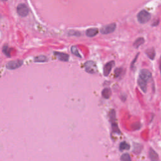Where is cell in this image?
<instances>
[{
  "label": "cell",
  "instance_id": "6da1fadb",
  "mask_svg": "<svg viewBox=\"0 0 161 161\" xmlns=\"http://www.w3.org/2000/svg\"><path fill=\"white\" fill-rule=\"evenodd\" d=\"M150 18H151L150 14L145 10H142L137 15L138 21L139 22V23L142 24L148 22L150 20Z\"/></svg>",
  "mask_w": 161,
  "mask_h": 161
},
{
  "label": "cell",
  "instance_id": "7a4b0ae2",
  "mask_svg": "<svg viewBox=\"0 0 161 161\" xmlns=\"http://www.w3.org/2000/svg\"><path fill=\"white\" fill-rule=\"evenodd\" d=\"M84 68L86 71L89 74H95L97 72V66L93 61H88L85 63Z\"/></svg>",
  "mask_w": 161,
  "mask_h": 161
},
{
  "label": "cell",
  "instance_id": "3957f363",
  "mask_svg": "<svg viewBox=\"0 0 161 161\" xmlns=\"http://www.w3.org/2000/svg\"><path fill=\"white\" fill-rule=\"evenodd\" d=\"M116 27H117L116 23H111L109 25H106L103 26L101 28L100 32L102 34L107 35V34H109V33L113 32L115 30Z\"/></svg>",
  "mask_w": 161,
  "mask_h": 161
},
{
  "label": "cell",
  "instance_id": "277c9868",
  "mask_svg": "<svg viewBox=\"0 0 161 161\" xmlns=\"http://www.w3.org/2000/svg\"><path fill=\"white\" fill-rule=\"evenodd\" d=\"M23 63V61H21V60H16V61H10L7 64V68L10 70L16 69L20 68L22 66Z\"/></svg>",
  "mask_w": 161,
  "mask_h": 161
},
{
  "label": "cell",
  "instance_id": "5b68a950",
  "mask_svg": "<svg viewBox=\"0 0 161 161\" xmlns=\"http://www.w3.org/2000/svg\"><path fill=\"white\" fill-rule=\"evenodd\" d=\"M28 12H29L28 8L25 4L22 3L18 6L17 13L20 16H21L22 17H27L28 14Z\"/></svg>",
  "mask_w": 161,
  "mask_h": 161
},
{
  "label": "cell",
  "instance_id": "8992f818",
  "mask_svg": "<svg viewBox=\"0 0 161 161\" xmlns=\"http://www.w3.org/2000/svg\"><path fill=\"white\" fill-rule=\"evenodd\" d=\"M114 66H115V61H113L108 62V63H106L104 65L103 68V74L104 76H108L110 74Z\"/></svg>",
  "mask_w": 161,
  "mask_h": 161
},
{
  "label": "cell",
  "instance_id": "52a82bcc",
  "mask_svg": "<svg viewBox=\"0 0 161 161\" xmlns=\"http://www.w3.org/2000/svg\"><path fill=\"white\" fill-rule=\"evenodd\" d=\"M139 78H140L141 79L145 80V81L148 82L151 79V78H152V74L147 69H142L140 71Z\"/></svg>",
  "mask_w": 161,
  "mask_h": 161
},
{
  "label": "cell",
  "instance_id": "ba28073f",
  "mask_svg": "<svg viewBox=\"0 0 161 161\" xmlns=\"http://www.w3.org/2000/svg\"><path fill=\"white\" fill-rule=\"evenodd\" d=\"M53 54L61 61L68 62L69 60V56L67 54V53L60 52H53Z\"/></svg>",
  "mask_w": 161,
  "mask_h": 161
},
{
  "label": "cell",
  "instance_id": "9c48e42d",
  "mask_svg": "<svg viewBox=\"0 0 161 161\" xmlns=\"http://www.w3.org/2000/svg\"><path fill=\"white\" fill-rule=\"evenodd\" d=\"M147 82L145 81V80L141 79L140 78H139L138 79V84L139 86V87L140 88V89L143 91V93H146L147 92Z\"/></svg>",
  "mask_w": 161,
  "mask_h": 161
},
{
  "label": "cell",
  "instance_id": "30bf717a",
  "mask_svg": "<svg viewBox=\"0 0 161 161\" xmlns=\"http://www.w3.org/2000/svg\"><path fill=\"white\" fill-rule=\"evenodd\" d=\"M98 33V30L96 28H89L86 30V34L88 37H93L96 36Z\"/></svg>",
  "mask_w": 161,
  "mask_h": 161
},
{
  "label": "cell",
  "instance_id": "8fae6325",
  "mask_svg": "<svg viewBox=\"0 0 161 161\" xmlns=\"http://www.w3.org/2000/svg\"><path fill=\"white\" fill-rule=\"evenodd\" d=\"M148 156L151 160L152 161H156L158 160V154L156 153V152L152 148H150L149 152H148Z\"/></svg>",
  "mask_w": 161,
  "mask_h": 161
},
{
  "label": "cell",
  "instance_id": "7c38bea8",
  "mask_svg": "<svg viewBox=\"0 0 161 161\" xmlns=\"http://www.w3.org/2000/svg\"><path fill=\"white\" fill-rule=\"evenodd\" d=\"M112 90L110 88H104L103 91H102V93H101V94L103 96V97L105 99H109L111 96H112Z\"/></svg>",
  "mask_w": 161,
  "mask_h": 161
},
{
  "label": "cell",
  "instance_id": "4fadbf2b",
  "mask_svg": "<svg viewBox=\"0 0 161 161\" xmlns=\"http://www.w3.org/2000/svg\"><path fill=\"white\" fill-rule=\"evenodd\" d=\"M145 53L150 59H151V60L154 59L155 56V51L153 48H150L147 49L145 51Z\"/></svg>",
  "mask_w": 161,
  "mask_h": 161
},
{
  "label": "cell",
  "instance_id": "5bb4252c",
  "mask_svg": "<svg viewBox=\"0 0 161 161\" xmlns=\"http://www.w3.org/2000/svg\"><path fill=\"white\" fill-rule=\"evenodd\" d=\"M144 42H145L144 38L142 37H139L135 40L133 45L135 48H138L140 45H142L143 43H144Z\"/></svg>",
  "mask_w": 161,
  "mask_h": 161
},
{
  "label": "cell",
  "instance_id": "9a60e30c",
  "mask_svg": "<svg viewBox=\"0 0 161 161\" xmlns=\"http://www.w3.org/2000/svg\"><path fill=\"white\" fill-rule=\"evenodd\" d=\"M35 63H45L48 61V58L45 56H38L34 58Z\"/></svg>",
  "mask_w": 161,
  "mask_h": 161
},
{
  "label": "cell",
  "instance_id": "2e32d148",
  "mask_svg": "<svg viewBox=\"0 0 161 161\" xmlns=\"http://www.w3.org/2000/svg\"><path fill=\"white\" fill-rule=\"evenodd\" d=\"M112 130H113V132H115V133L118 134V135L121 134V132L118 127V125H117L116 121L112 122Z\"/></svg>",
  "mask_w": 161,
  "mask_h": 161
},
{
  "label": "cell",
  "instance_id": "e0dca14e",
  "mask_svg": "<svg viewBox=\"0 0 161 161\" xmlns=\"http://www.w3.org/2000/svg\"><path fill=\"white\" fill-rule=\"evenodd\" d=\"M130 148V146L126 142H122L120 144L119 149L120 151H123L125 150H129Z\"/></svg>",
  "mask_w": 161,
  "mask_h": 161
},
{
  "label": "cell",
  "instance_id": "ac0fdd59",
  "mask_svg": "<svg viewBox=\"0 0 161 161\" xmlns=\"http://www.w3.org/2000/svg\"><path fill=\"white\" fill-rule=\"evenodd\" d=\"M71 52L73 54H74V56H76L79 58H81V56L78 51V48L76 46H72L71 48Z\"/></svg>",
  "mask_w": 161,
  "mask_h": 161
},
{
  "label": "cell",
  "instance_id": "d6986e66",
  "mask_svg": "<svg viewBox=\"0 0 161 161\" xmlns=\"http://www.w3.org/2000/svg\"><path fill=\"white\" fill-rule=\"evenodd\" d=\"M120 160H122V161H131L132 158L130 156V155L127 153H123L121 158H120Z\"/></svg>",
  "mask_w": 161,
  "mask_h": 161
},
{
  "label": "cell",
  "instance_id": "ffe728a7",
  "mask_svg": "<svg viewBox=\"0 0 161 161\" xmlns=\"http://www.w3.org/2000/svg\"><path fill=\"white\" fill-rule=\"evenodd\" d=\"M10 50L11 49L7 45H5L3 48V52H4V53L7 56H8L9 58L10 57V52H11Z\"/></svg>",
  "mask_w": 161,
  "mask_h": 161
},
{
  "label": "cell",
  "instance_id": "44dd1931",
  "mask_svg": "<svg viewBox=\"0 0 161 161\" xmlns=\"http://www.w3.org/2000/svg\"><path fill=\"white\" fill-rule=\"evenodd\" d=\"M142 148V146L141 145L138 144V143H136V145L134 146L133 152H134V153H137V154H138L139 153L141 152Z\"/></svg>",
  "mask_w": 161,
  "mask_h": 161
},
{
  "label": "cell",
  "instance_id": "7402d4cb",
  "mask_svg": "<svg viewBox=\"0 0 161 161\" xmlns=\"http://www.w3.org/2000/svg\"><path fill=\"white\" fill-rule=\"evenodd\" d=\"M110 117L111 122L117 121V119H116V113H115V110H112L110 112Z\"/></svg>",
  "mask_w": 161,
  "mask_h": 161
},
{
  "label": "cell",
  "instance_id": "603a6c76",
  "mask_svg": "<svg viewBox=\"0 0 161 161\" xmlns=\"http://www.w3.org/2000/svg\"><path fill=\"white\" fill-rule=\"evenodd\" d=\"M122 72H123V68H117L115 69V77L116 78L119 77L122 74Z\"/></svg>",
  "mask_w": 161,
  "mask_h": 161
},
{
  "label": "cell",
  "instance_id": "cb8c5ba5",
  "mask_svg": "<svg viewBox=\"0 0 161 161\" xmlns=\"http://www.w3.org/2000/svg\"><path fill=\"white\" fill-rule=\"evenodd\" d=\"M68 35H69V36H80V35H81V33L79 32L71 30V31L69 32Z\"/></svg>",
  "mask_w": 161,
  "mask_h": 161
},
{
  "label": "cell",
  "instance_id": "d4e9b609",
  "mask_svg": "<svg viewBox=\"0 0 161 161\" xmlns=\"http://www.w3.org/2000/svg\"><path fill=\"white\" fill-rule=\"evenodd\" d=\"M138 54H139V53H138V54L136 56V57H135V59H133V62L132 63V64H131V68H132V67H133V66H134V64H135V63L137 61V58H138Z\"/></svg>",
  "mask_w": 161,
  "mask_h": 161
},
{
  "label": "cell",
  "instance_id": "484cf974",
  "mask_svg": "<svg viewBox=\"0 0 161 161\" xmlns=\"http://www.w3.org/2000/svg\"><path fill=\"white\" fill-rule=\"evenodd\" d=\"M158 24V21H157V23H156V22H154V23L152 24V26H157Z\"/></svg>",
  "mask_w": 161,
  "mask_h": 161
},
{
  "label": "cell",
  "instance_id": "4316f807",
  "mask_svg": "<svg viewBox=\"0 0 161 161\" xmlns=\"http://www.w3.org/2000/svg\"><path fill=\"white\" fill-rule=\"evenodd\" d=\"M1 1H2V2H7V0H1Z\"/></svg>",
  "mask_w": 161,
  "mask_h": 161
},
{
  "label": "cell",
  "instance_id": "83f0119b",
  "mask_svg": "<svg viewBox=\"0 0 161 161\" xmlns=\"http://www.w3.org/2000/svg\"><path fill=\"white\" fill-rule=\"evenodd\" d=\"M0 18H1V17H0Z\"/></svg>",
  "mask_w": 161,
  "mask_h": 161
}]
</instances>
